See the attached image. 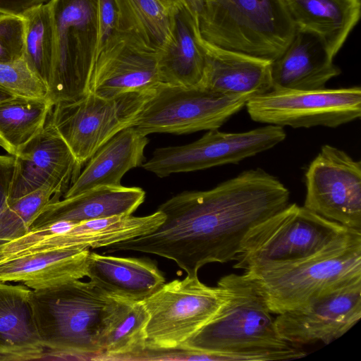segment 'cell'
Masks as SVG:
<instances>
[{
    "label": "cell",
    "mask_w": 361,
    "mask_h": 361,
    "mask_svg": "<svg viewBox=\"0 0 361 361\" xmlns=\"http://www.w3.org/2000/svg\"><path fill=\"white\" fill-rule=\"evenodd\" d=\"M290 192L276 176L257 168L204 191H185L158 208L164 222L147 235L106 247L173 260L187 276L207 264L234 261L248 233L289 204Z\"/></svg>",
    "instance_id": "1"
},
{
    "label": "cell",
    "mask_w": 361,
    "mask_h": 361,
    "mask_svg": "<svg viewBox=\"0 0 361 361\" xmlns=\"http://www.w3.org/2000/svg\"><path fill=\"white\" fill-rule=\"evenodd\" d=\"M217 285L224 290L225 302L178 348L209 354L214 361L283 360L306 355L279 336L264 299L243 274L225 275Z\"/></svg>",
    "instance_id": "2"
},
{
    "label": "cell",
    "mask_w": 361,
    "mask_h": 361,
    "mask_svg": "<svg viewBox=\"0 0 361 361\" xmlns=\"http://www.w3.org/2000/svg\"><path fill=\"white\" fill-rule=\"evenodd\" d=\"M30 302L44 349L81 357L103 353L108 333L133 303L80 280L32 290Z\"/></svg>",
    "instance_id": "3"
},
{
    "label": "cell",
    "mask_w": 361,
    "mask_h": 361,
    "mask_svg": "<svg viewBox=\"0 0 361 361\" xmlns=\"http://www.w3.org/2000/svg\"><path fill=\"white\" fill-rule=\"evenodd\" d=\"M272 314L305 307L315 298L361 279V231L346 232L301 259L245 270Z\"/></svg>",
    "instance_id": "4"
},
{
    "label": "cell",
    "mask_w": 361,
    "mask_h": 361,
    "mask_svg": "<svg viewBox=\"0 0 361 361\" xmlns=\"http://www.w3.org/2000/svg\"><path fill=\"white\" fill-rule=\"evenodd\" d=\"M198 29L210 45L271 61L296 30L284 0H203Z\"/></svg>",
    "instance_id": "5"
},
{
    "label": "cell",
    "mask_w": 361,
    "mask_h": 361,
    "mask_svg": "<svg viewBox=\"0 0 361 361\" xmlns=\"http://www.w3.org/2000/svg\"><path fill=\"white\" fill-rule=\"evenodd\" d=\"M54 49L47 97L54 104L90 92L97 59L98 0H49Z\"/></svg>",
    "instance_id": "6"
},
{
    "label": "cell",
    "mask_w": 361,
    "mask_h": 361,
    "mask_svg": "<svg viewBox=\"0 0 361 361\" xmlns=\"http://www.w3.org/2000/svg\"><path fill=\"white\" fill-rule=\"evenodd\" d=\"M348 228L295 203L254 227L245 237L234 269L288 263L320 251Z\"/></svg>",
    "instance_id": "7"
},
{
    "label": "cell",
    "mask_w": 361,
    "mask_h": 361,
    "mask_svg": "<svg viewBox=\"0 0 361 361\" xmlns=\"http://www.w3.org/2000/svg\"><path fill=\"white\" fill-rule=\"evenodd\" d=\"M225 301L220 286H208L198 276L165 283L142 301L149 315L146 349L178 348L209 322Z\"/></svg>",
    "instance_id": "8"
},
{
    "label": "cell",
    "mask_w": 361,
    "mask_h": 361,
    "mask_svg": "<svg viewBox=\"0 0 361 361\" xmlns=\"http://www.w3.org/2000/svg\"><path fill=\"white\" fill-rule=\"evenodd\" d=\"M154 91L128 92L111 97L89 92L54 105L51 120L82 166L107 141L132 126Z\"/></svg>",
    "instance_id": "9"
},
{
    "label": "cell",
    "mask_w": 361,
    "mask_h": 361,
    "mask_svg": "<svg viewBox=\"0 0 361 361\" xmlns=\"http://www.w3.org/2000/svg\"><path fill=\"white\" fill-rule=\"evenodd\" d=\"M249 99L219 94L201 85L180 87L161 83L132 126L146 136L219 129L245 106Z\"/></svg>",
    "instance_id": "10"
},
{
    "label": "cell",
    "mask_w": 361,
    "mask_h": 361,
    "mask_svg": "<svg viewBox=\"0 0 361 361\" xmlns=\"http://www.w3.org/2000/svg\"><path fill=\"white\" fill-rule=\"evenodd\" d=\"M245 107L250 118L261 123L336 128L360 118L361 89H272L250 98Z\"/></svg>",
    "instance_id": "11"
},
{
    "label": "cell",
    "mask_w": 361,
    "mask_h": 361,
    "mask_svg": "<svg viewBox=\"0 0 361 361\" xmlns=\"http://www.w3.org/2000/svg\"><path fill=\"white\" fill-rule=\"evenodd\" d=\"M286 136L283 127L274 125L240 133L209 130L191 143L155 149L152 157L142 166L158 177L164 178L177 173L238 164L274 147Z\"/></svg>",
    "instance_id": "12"
},
{
    "label": "cell",
    "mask_w": 361,
    "mask_h": 361,
    "mask_svg": "<svg viewBox=\"0 0 361 361\" xmlns=\"http://www.w3.org/2000/svg\"><path fill=\"white\" fill-rule=\"evenodd\" d=\"M304 207L361 231V162L329 145L322 147L305 173Z\"/></svg>",
    "instance_id": "13"
},
{
    "label": "cell",
    "mask_w": 361,
    "mask_h": 361,
    "mask_svg": "<svg viewBox=\"0 0 361 361\" xmlns=\"http://www.w3.org/2000/svg\"><path fill=\"white\" fill-rule=\"evenodd\" d=\"M277 315L276 330L289 343L329 344L361 318V279L321 295L305 307Z\"/></svg>",
    "instance_id": "14"
},
{
    "label": "cell",
    "mask_w": 361,
    "mask_h": 361,
    "mask_svg": "<svg viewBox=\"0 0 361 361\" xmlns=\"http://www.w3.org/2000/svg\"><path fill=\"white\" fill-rule=\"evenodd\" d=\"M50 114L42 131L15 156L8 200L44 185L62 196L80 173L82 166L53 125Z\"/></svg>",
    "instance_id": "15"
},
{
    "label": "cell",
    "mask_w": 361,
    "mask_h": 361,
    "mask_svg": "<svg viewBox=\"0 0 361 361\" xmlns=\"http://www.w3.org/2000/svg\"><path fill=\"white\" fill-rule=\"evenodd\" d=\"M159 54L137 47L116 32L98 56L90 92L111 97L128 92L154 91L161 84Z\"/></svg>",
    "instance_id": "16"
},
{
    "label": "cell",
    "mask_w": 361,
    "mask_h": 361,
    "mask_svg": "<svg viewBox=\"0 0 361 361\" xmlns=\"http://www.w3.org/2000/svg\"><path fill=\"white\" fill-rule=\"evenodd\" d=\"M341 73L317 35L296 29L286 49L271 62L272 89H323Z\"/></svg>",
    "instance_id": "17"
},
{
    "label": "cell",
    "mask_w": 361,
    "mask_h": 361,
    "mask_svg": "<svg viewBox=\"0 0 361 361\" xmlns=\"http://www.w3.org/2000/svg\"><path fill=\"white\" fill-rule=\"evenodd\" d=\"M89 249L37 250L0 257V281L19 282L32 290L80 280L87 275Z\"/></svg>",
    "instance_id": "18"
},
{
    "label": "cell",
    "mask_w": 361,
    "mask_h": 361,
    "mask_svg": "<svg viewBox=\"0 0 361 361\" xmlns=\"http://www.w3.org/2000/svg\"><path fill=\"white\" fill-rule=\"evenodd\" d=\"M54 195L30 230L57 222L75 224L119 215H131L145 201L138 187L100 186L60 200Z\"/></svg>",
    "instance_id": "19"
},
{
    "label": "cell",
    "mask_w": 361,
    "mask_h": 361,
    "mask_svg": "<svg viewBox=\"0 0 361 361\" xmlns=\"http://www.w3.org/2000/svg\"><path fill=\"white\" fill-rule=\"evenodd\" d=\"M201 42L206 63L200 85L219 94L250 98L272 90V61L218 48L202 38Z\"/></svg>",
    "instance_id": "20"
},
{
    "label": "cell",
    "mask_w": 361,
    "mask_h": 361,
    "mask_svg": "<svg viewBox=\"0 0 361 361\" xmlns=\"http://www.w3.org/2000/svg\"><path fill=\"white\" fill-rule=\"evenodd\" d=\"M86 276L107 294L132 302L144 300L165 283L161 271L149 259L91 252Z\"/></svg>",
    "instance_id": "21"
},
{
    "label": "cell",
    "mask_w": 361,
    "mask_h": 361,
    "mask_svg": "<svg viewBox=\"0 0 361 361\" xmlns=\"http://www.w3.org/2000/svg\"><path fill=\"white\" fill-rule=\"evenodd\" d=\"M146 135L133 126L118 132L103 145L87 161L63 198L70 197L100 186H120L123 176L142 165Z\"/></svg>",
    "instance_id": "22"
},
{
    "label": "cell",
    "mask_w": 361,
    "mask_h": 361,
    "mask_svg": "<svg viewBox=\"0 0 361 361\" xmlns=\"http://www.w3.org/2000/svg\"><path fill=\"white\" fill-rule=\"evenodd\" d=\"M157 210L144 216L119 215L75 224L71 228H57L45 233L41 240L44 249L106 247L113 244L153 232L164 221Z\"/></svg>",
    "instance_id": "23"
},
{
    "label": "cell",
    "mask_w": 361,
    "mask_h": 361,
    "mask_svg": "<svg viewBox=\"0 0 361 361\" xmlns=\"http://www.w3.org/2000/svg\"><path fill=\"white\" fill-rule=\"evenodd\" d=\"M32 289L0 281V360L39 358L44 353L30 302Z\"/></svg>",
    "instance_id": "24"
},
{
    "label": "cell",
    "mask_w": 361,
    "mask_h": 361,
    "mask_svg": "<svg viewBox=\"0 0 361 361\" xmlns=\"http://www.w3.org/2000/svg\"><path fill=\"white\" fill-rule=\"evenodd\" d=\"M205 63L198 24L183 8L172 16L171 39L159 54L161 82L180 87L200 85Z\"/></svg>",
    "instance_id": "25"
},
{
    "label": "cell",
    "mask_w": 361,
    "mask_h": 361,
    "mask_svg": "<svg viewBox=\"0 0 361 361\" xmlns=\"http://www.w3.org/2000/svg\"><path fill=\"white\" fill-rule=\"evenodd\" d=\"M296 29L317 35L332 57L361 15L360 0H284Z\"/></svg>",
    "instance_id": "26"
},
{
    "label": "cell",
    "mask_w": 361,
    "mask_h": 361,
    "mask_svg": "<svg viewBox=\"0 0 361 361\" xmlns=\"http://www.w3.org/2000/svg\"><path fill=\"white\" fill-rule=\"evenodd\" d=\"M116 32L130 42L160 53L171 37L172 16L157 0H114Z\"/></svg>",
    "instance_id": "27"
},
{
    "label": "cell",
    "mask_w": 361,
    "mask_h": 361,
    "mask_svg": "<svg viewBox=\"0 0 361 361\" xmlns=\"http://www.w3.org/2000/svg\"><path fill=\"white\" fill-rule=\"evenodd\" d=\"M54 104L47 97H14L0 102V137L16 156L43 129Z\"/></svg>",
    "instance_id": "28"
},
{
    "label": "cell",
    "mask_w": 361,
    "mask_h": 361,
    "mask_svg": "<svg viewBox=\"0 0 361 361\" xmlns=\"http://www.w3.org/2000/svg\"><path fill=\"white\" fill-rule=\"evenodd\" d=\"M148 319L142 301L133 302L108 333L99 356L107 357L106 360H135L146 349Z\"/></svg>",
    "instance_id": "29"
},
{
    "label": "cell",
    "mask_w": 361,
    "mask_h": 361,
    "mask_svg": "<svg viewBox=\"0 0 361 361\" xmlns=\"http://www.w3.org/2000/svg\"><path fill=\"white\" fill-rule=\"evenodd\" d=\"M24 17L26 20L24 59L47 85L54 49L53 19L49 1L32 9Z\"/></svg>",
    "instance_id": "30"
},
{
    "label": "cell",
    "mask_w": 361,
    "mask_h": 361,
    "mask_svg": "<svg viewBox=\"0 0 361 361\" xmlns=\"http://www.w3.org/2000/svg\"><path fill=\"white\" fill-rule=\"evenodd\" d=\"M15 168V156L0 154V245L28 232L23 221L8 205Z\"/></svg>",
    "instance_id": "31"
},
{
    "label": "cell",
    "mask_w": 361,
    "mask_h": 361,
    "mask_svg": "<svg viewBox=\"0 0 361 361\" xmlns=\"http://www.w3.org/2000/svg\"><path fill=\"white\" fill-rule=\"evenodd\" d=\"M0 89L22 97L44 98L47 85L23 59L14 63H0Z\"/></svg>",
    "instance_id": "32"
},
{
    "label": "cell",
    "mask_w": 361,
    "mask_h": 361,
    "mask_svg": "<svg viewBox=\"0 0 361 361\" xmlns=\"http://www.w3.org/2000/svg\"><path fill=\"white\" fill-rule=\"evenodd\" d=\"M25 30L24 16L0 14V63L24 59Z\"/></svg>",
    "instance_id": "33"
},
{
    "label": "cell",
    "mask_w": 361,
    "mask_h": 361,
    "mask_svg": "<svg viewBox=\"0 0 361 361\" xmlns=\"http://www.w3.org/2000/svg\"><path fill=\"white\" fill-rule=\"evenodd\" d=\"M55 195H60L51 187L44 185L18 198L8 200V205L29 231L33 222Z\"/></svg>",
    "instance_id": "34"
},
{
    "label": "cell",
    "mask_w": 361,
    "mask_h": 361,
    "mask_svg": "<svg viewBox=\"0 0 361 361\" xmlns=\"http://www.w3.org/2000/svg\"><path fill=\"white\" fill-rule=\"evenodd\" d=\"M117 15L114 0H98L97 58L106 43L116 32Z\"/></svg>",
    "instance_id": "35"
},
{
    "label": "cell",
    "mask_w": 361,
    "mask_h": 361,
    "mask_svg": "<svg viewBox=\"0 0 361 361\" xmlns=\"http://www.w3.org/2000/svg\"><path fill=\"white\" fill-rule=\"evenodd\" d=\"M48 0H0V14L25 16Z\"/></svg>",
    "instance_id": "36"
},
{
    "label": "cell",
    "mask_w": 361,
    "mask_h": 361,
    "mask_svg": "<svg viewBox=\"0 0 361 361\" xmlns=\"http://www.w3.org/2000/svg\"><path fill=\"white\" fill-rule=\"evenodd\" d=\"M180 2L183 7L198 24V16L202 6L203 0H180Z\"/></svg>",
    "instance_id": "37"
},
{
    "label": "cell",
    "mask_w": 361,
    "mask_h": 361,
    "mask_svg": "<svg viewBox=\"0 0 361 361\" xmlns=\"http://www.w3.org/2000/svg\"><path fill=\"white\" fill-rule=\"evenodd\" d=\"M168 14L173 16L183 8L180 0H157Z\"/></svg>",
    "instance_id": "38"
},
{
    "label": "cell",
    "mask_w": 361,
    "mask_h": 361,
    "mask_svg": "<svg viewBox=\"0 0 361 361\" xmlns=\"http://www.w3.org/2000/svg\"><path fill=\"white\" fill-rule=\"evenodd\" d=\"M14 97H16V96H14L11 94H10L9 92L2 90V89H0V102H2L4 101H6V100H8L9 99H11Z\"/></svg>",
    "instance_id": "39"
},
{
    "label": "cell",
    "mask_w": 361,
    "mask_h": 361,
    "mask_svg": "<svg viewBox=\"0 0 361 361\" xmlns=\"http://www.w3.org/2000/svg\"><path fill=\"white\" fill-rule=\"evenodd\" d=\"M0 146L5 149V147H6L5 144L1 137H0Z\"/></svg>",
    "instance_id": "40"
}]
</instances>
